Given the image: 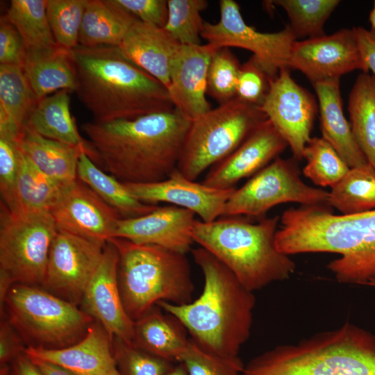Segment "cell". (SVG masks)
Here are the masks:
<instances>
[{"label":"cell","mask_w":375,"mask_h":375,"mask_svg":"<svg viewBox=\"0 0 375 375\" xmlns=\"http://www.w3.org/2000/svg\"><path fill=\"white\" fill-rule=\"evenodd\" d=\"M178 110L83 124L90 158L122 183H150L177 169L191 124Z\"/></svg>","instance_id":"1"},{"label":"cell","mask_w":375,"mask_h":375,"mask_svg":"<svg viewBox=\"0 0 375 375\" xmlns=\"http://www.w3.org/2000/svg\"><path fill=\"white\" fill-rule=\"evenodd\" d=\"M204 278L202 292L183 305H157L174 317L205 350L226 359H238L249 339L256 299L219 260L203 247L192 249Z\"/></svg>","instance_id":"2"},{"label":"cell","mask_w":375,"mask_h":375,"mask_svg":"<svg viewBox=\"0 0 375 375\" xmlns=\"http://www.w3.org/2000/svg\"><path fill=\"white\" fill-rule=\"evenodd\" d=\"M74 91L93 121L131 119L172 110L167 88L123 55L118 47L72 49Z\"/></svg>","instance_id":"3"},{"label":"cell","mask_w":375,"mask_h":375,"mask_svg":"<svg viewBox=\"0 0 375 375\" xmlns=\"http://www.w3.org/2000/svg\"><path fill=\"white\" fill-rule=\"evenodd\" d=\"M326 206L290 208L283 222V243L290 254L327 252L340 255L328 269L338 282L364 285L375 280V210L334 215Z\"/></svg>","instance_id":"4"},{"label":"cell","mask_w":375,"mask_h":375,"mask_svg":"<svg viewBox=\"0 0 375 375\" xmlns=\"http://www.w3.org/2000/svg\"><path fill=\"white\" fill-rule=\"evenodd\" d=\"M279 222L278 216L256 223L241 216L220 217L209 223L196 219L192 235L253 292L287 280L295 272V262L275 244Z\"/></svg>","instance_id":"5"},{"label":"cell","mask_w":375,"mask_h":375,"mask_svg":"<svg viewBox=\"0 0 375 375\" xmlns=\"http://www.w3.org/2000/svg\"><path fill=\"white\" fill-rule=\"evenodd\" d=\"M242 375H375V335L347 322L265 351Z\"/></svg>","instance_id":"6"},{"label":"cell","mask_w":375,"mask_h":375,"mask_svg":"<svg viewBox=\"0 0 375 375\" xmlns=\"http://www.w3.org/2000/svg\"><path fill=\"white\" fill-rule=\"evenodd\" d=\"M119 253L118 284L124 308L135 322L160 301H192L194 286L185 254L152 244L110 239Z\"/></svg>","instance_id":"7"},{"label":"cell","mask_w":375,"mask_h":375,"mask_svg":"<svg viewBox=\"0 0 375 375\" xmlns=\"http://www.w3.org/2000/svg\"><path fill=\"white\" fill-rule=\"evenodd\" d=\"M3 316L28 343L27 347L52 349L78 342L94 320L77 305L42 287L17 283L7 294Z\"/></svg>","instance_id":"8"},{"label":"cell","mask_w":375,"mask_h":375,"mask_svg":"<svg viewBox=\"0 0 375 375\" xmlns=\"http://www.w3.org/2000/svg\"><path fill=\"white\" fill-rule=\"evenodd\" d=\"M267 119L260 107L237 98L212 108L191 122L178 171L196 181L233 153Z\"/></svg>","instance_id":"9"},{"label":"cell","mask_w":375,"mask_h":375,"mask_svg":"<svg viewBox=\"0 0 375 375\" xmlns=\"http://www.w3.org/2000/svg\"><path fill=\"white\" fill-rule=\"evenodd\" d=\"M58 229L48 212H13L1 202L0 272L13 284L42 287Z\"/></svg>","instance_id":"10"},{"label":"cell","mask_w":375,"mask_h":375,"mask_svg":"<svg viewBox=\"0 0 375 375\" xmlns=\"http://www.w3.org/2000/svg\"><path fill=\"white\" fill-rule=\"evenodd\" d=\"M328 192L303 182L296 159L279 156L258 172L226 201L222 217L261 219L274 206L296 202L302 206H326ZM330 207V206H329Z\"/></svg>","instance_id":"11"},{"label":"cell","mask_w":375,"mask_h":375,"mask_svg":"<svg viewBox=\"0 0 375 375\" xmlns=\"http://www.w3.org/2000/svg\"><path fill=\"white\" fill-rule=\"evenodd\" d=\"M219 20L205 22L201 38L215 49L238 47L251 51L254 58L275 78L288 68L291 47L296 38L290 26L275 33H262L244 22L240 8L233 0L219 1Z\"/></svg>","instance_id":"12"},{"label":"cell","mask_w":375,"mask_h":375,"mask_svg":"<svg viewBox=\"0 0 375 375\" xmlns=\"http://www.w3.org/2000/svg\"><path fill=\"white\" fill-rule=\"evenodd\" d=\"M106 244L58 230L49 251L42 288L76 305L101 260Z\"/></svg>","instance_id":"13"},{"label":"cell","mask_w":375,"mask_h":375,"mask_svg":"<svg viewBox=\"0 0 375 375\" xmlns=\"http://www.w3.org/2000/svg\"><path fill=\"white\" fill-rule=\"evenodd\" d=\"M315 98L291 77L290 69H281L272 81L260 108L290 147L293 158H303L317 112Z\"/></svg>","instance_id":"14"},{"label":"cell","mask_w":375,"mask_h":375,"mask_svg":"<svg viewBox=\"0 0 375 375\" xmlns=\"http://www.w3.org/2000/svg\"><path fill=\"white\" fill-rule=\"evenodd\" d=\"M288 68L302 72L312 84L340 78L354 70L369 72L352 29L295 41Z\"/></svg>","instance_id":"15"},{"label":"cell","mask_w":375,"mask_h":375,"mask_svg":"<svg viewBox=\"0 0 375 375\" xmlns=\"http://www.w3.org/2000/svg\"><path fill=\"white\" fill-rule=\"evenodd\" d=\"M50 213L58 230L106 244L113 238L119 213L77 178L67 185Z\"/></svg>","instance_id":"16"},{"label":"cell","mask_w":375,"mask_h":375,"mask_svg":"<svg viewBox=\"0 0 375 375\" xmlns=\"http://www.w3.org/2000/svg\"><path fill=\"white\" fill-rule=\"evenodd\" d=\"M119 253L109 240L101 260L88 283L81 304L83 311L99 322L110 339L133 343L134 322L127 315L122 301L117 278Z\"/></svg>","instance_id":"17"},{"label":"cell","mask_w":375,"mask_h":375,"mask_svg":"<svg viewBox=\"0 0 375 375\" xmlns=\"http://www.w3.org/2000/svg\"><path fill=\"white\" fill-rule=\"evenodd\" d=\"M128 191L142 203L157 205L163 202L193 212L203 222L222 216L224 206L235 188L222 190L192 181L178 169L166 179L150 183H124Z\"/></svg>","instance_id":"18"},{"label":"cell","mask_w":375,"mask_h":375,"mask_svg":"<svg viewBox=\"0 0 375 375\" xmlns=\"http://www.w3.org/2000/svg\"><path fill=\"white\" fill-rule=\"evenodd\" d=\"M288 144L267 119L228 156L210 169L202 183L228 190L242 179L253 176L285 150Z\"/></svg>","instance_id":"19"},{"label":"cell","mask_w":375,"mask_h":375,"mask_svg":"<svg viewBox=\"0 0 375 375\" xmlns=\"http://www.w3.org/2000/svg\"><path fill=\"white\" fill-rule=\"evenodd\" d=\"M215 50L207 43L180 45L172 60L167 91L174 108L191 122L212 109L207 76Z\"/></svg>","instance_id":"20"},{"label":"cell","mask_w":375,"mask_h":375,"mask_svg":"<svg viewBox=\"0 0 375 375\" xmlns=\"http://www.w3.org/2000/svg\"><path fill=\"white\" fill-rule=\"evenodd\" d=\"M194 215L191 210L176 206H158L144 215L120 219L113 238L186 254L194 242L192 235Z\"/></svg>","instance_id":"21"},{"label":"cell","mask_w":375,"mask_h":375,"mask_svg":"<svg viewBox=\"0 0 375 375\" xmlns=\"http://www.w3.org/2000/svg\"><path fill=\"white\" fill-rule=\"evenodd\" d=\"M29 358L49 362L77 375H115L112 341L99 322H93L85 336L75 344L61 349L26 347Z\"/></svg>","instance_id":"22"},{"label":"cell","mask_w":375,"mask_h":375,"mask_svg":"<svg viewBox=\"0 0 375 375\" xmlns=\"http://www.w3.org/2000/svg\"><path fill=\"white\" fill-rule=\"evenodd\" d=\"M180 45L163 28L136 19L118 48L167 89L172 62Z\"/></svg>","instance_id":"23"},{"label":"cell","mask_w":375,"mask_h":375,"mask_svg":"<svg viewBox=\"0 0 375 375\" xmlns=\"http://www.w3.org/2000/svg\"><path fill=\"white\" fill-rule=\"evenodd\" d=\"M313 87L319 102L322 138L350 168L367 163L343 113L340 79L319 82Z\"/></svg>","instance_id":"24"},{"label":"cell","mask_w":375,"mask_h":375,"mask_svg":"<svg viewBox=\"0 0 375 375\" xmlns=\"http://www.w3.org/2000/svg\"><path fill=\"white\" fill-rule=\"evenodd\" d=\"M18 148L42 172L67 185L77 177L78 162L83 151L90 156L89 146H74L45 138L24 126L16 140Z\"/></svg>","instance_id":"25"},{"label":"cell","mask_w":375,"mask_h":375,"mask_svg":"<svg viewBox=\"0 0 375 375\" xmlns=\"http://www.w3.org/2000/svg\"><path fill=\"white\" fill-rule=\"evenodd\" d=\"M22 67L39 99L62 90L74 91L76 74L71 50L58 44L25 50Z\"/></svg>","instance_id":"26"},{"label":"cell","mask_w":375,"mask_h":375,"mask_svg":"<svg viewBox=\"0 0 375 375\" xmlns=\"http://www.w3.org/2000/svg\"><path fill=\"white\" fill-rule=\"evenodd\" d=\"M39 100L21 66L0 65V137L16 141Z\"/></svg>","instance_id":"27"},{"label":"cell","mask_w":375,"mask_h":375,"mask_svg":"<svg viewBox=\"0 0 375 375\" xmlns=\"http://www.w3.org/2000/svg\"><path fill=\"white\" fill-rule=\"evenodd\" d=\"M185 329L174 317L165 315L156 305L134 322L133 344L172 362H179L190 340Z\"/></svg>","instance_id":"28"},{"label":"cell","mask_w":375,"mask_h":375,"mask_svg":"<svg viewBox=\"0 0 375 375\" xmlns=\"http://www.w3.org/2000/svg\"><path fill=\"white\" fill-rule=\"evenodd\" d=\"M136 19L115 0H88L78 45L118 47Z\"/></svg>","instance_id":"29"},{"label":"cell","mask_w":375,"mask_h":375,"mask_svg":"<svg viewBox=\"0 0 375 375\" xmlns=\"http://www.w3.org/2000/svg\"><path fill=\"white\" fill-rule=\"evenodd\" d=\"M77 177L115 209L122 219L144 215L158 207V205L147 204L137 199L124 183L100 169L86 151H83L80 155Z\"/></svg>","instance_id":"30"},{"label":"cell","mask_w":375,"mask_h":375,"mask_svg":"<svg viewBox=\"0 0 375 375\" xmlns=\"http://www.w3.org/2000/svg\"><path fill=\"white\" fill-rule=\"evenodd\" d=\"M25 126L51 140L74 146H88L71 115L69 91L66 90L40 99Z\"/></svg>","instance_id":"31"},{"label":"cell","mask_w":375,"mask_h":375,"mask_svg":"<svg viewBox=\"0 0 375 375\" xmlns=\"http://www.w3.org/2000/svg\"><path fill=\"white\" fill-rule=\"evenodd\" d=\"M348 111L354 138L375 169V75L358 76L349 95Z\"/></svg>","instance_id":"32"},{"label":"cell","mask_w":375,"mask_h":375,"mask_svg":"<svg viewBox=\"0 0 375 375\" xmlns=\"http://www.w3.org/2000/svg\"><path fill=\"white\" fill-rule=\"evenodd\" d=\"M16 210L13 212H50L64 188L61 183L38 169L18 148Z\"/></svg>","instance_id":"33"},{"label":"cell","mask_w":375,"mask_h":375,"mask_svg":"<svg viewBox=\"0 0 375 375\" xmlns=\"http://www.w3.org/2000/svg\"><path fill=\"white\" fill-rule=\"evenodd\" d=\"M328 192V204L341 215L375 210V169L369 164L351 167Z\"/></svg>","instance_id":"34"},{"label":"cell","mask_w":375,"mask_h":375,"mask_svg":"<svg viewBox=\"0 0 375 375\" xmlns=\"http://www.w3.org/2000/svg\"><path fill=\"white\" fill-rule=\"evenodd\" d=\"M47 0H12L5 18L19 32L26 51L57 45L47 15Z\"/></svg>","instance_id":"35"},{"label":"cell","mask_w":375,"mask_h":375,"mask_svg":"<svg viewBox=\"0 0 375 375\" xmlns=\"http://www.w3.org/2000/svg\"><path fill=\"white\" fill-rule=\"evenodd\" d=\"M306 165L303 174L314 184L332 188L350 167L333 147L322 137L311 138L303 153Z\"/></svg>","instance_id":"36"},{"label":"cell","mask_w":375,"mask_h":375,"mask_svg":"<svg viewBox=\"0 0 375 375\" xmlns=\"http://www.w3.org/2000/svg\"><path fill=\"white\" fill-rule=\"evenodd\" d=\"M271 2L285 10L290 21L289 26L296 38L324 35V25L340 3L338 0H277Z\"/></svg>","instance_id":"37"},{"label":"cell","mask_w":375,"mask_h":375,"mask_svg":"<svg viewBox=\"0 0 375 375\" xmlns=\"http://www.w3.org/2000/svg\"><path fill=\"white\" fill-rule=\"evenodd\" d=\"M206 0H167V19L164 29L181 45H200L204 22L201 12Z\"/></svg>","instance_id":"38"},{"label":"cell","mask_w":375,"mask_h":375,"mask_svg":"<svg viewBox=\"0 0 375 375\" xmlns=\"http://www.w3.org/2000/svg\"><path fill=\"white\" fill-rule=\"evenodd\" d=\"M88 0H47V15L56 44L72 50L78 36Z\"/></svg>","instance_id":"39"},{"label":"cell","mask_w":375,"mask_h":375,"mask_svg":"<svg viewBox=\"0 0 375 375\" xmlns=\"http://www.w3.org/2000/svg\"><path fill=\"white\" fill-rule=\"evenodd\" d=\"M241 65L229 48L216 49L212 56L207 76V95L219 105L236 98Z\"/></svg>","instance_id":"40"},{"label":"cell","mask_w":375,"mask_h":375,"mask_svg":"<svg viewBox=\"0 0 375 375\" xmlns=\"http://www.w3.org/2000/svg\"><path fill=\"white\" fill-rule=\"evenodd\" d=\"M112 352L119 375H166L174 362L115 338Z\"/></svg>","instance_id":"41"},{"label":"cell","mask_w":375,"mask_h":375,"mask_svg":"<svg viewBox=\"0 0 375 375\" xmlns=\"http://www.w3.org/2000/svg\"><path fill=\"white\" fill-rule=\"evenodd\" d=\"M179 362L185 365L188 375H242L244 368L240 358L220 357L205 350L192 339Z\"/></svg>","instance_id":"42"},{"label":"cell","mask_w":375,"mask_h":375,"mask_svg":"<svg viewBox=\"0 0 375 375\" xmlns=\"http://www.w3.org/2000/svg\"><path fill=\"white\" fill-rule=\"evenodd\" d=\"M260 63L251 56L241 65L236 88V98L261 107L274 79Z\"/></svg>","instance_id":"43"},{"label":"cell","mask_w":375,"mask_h":375,"mask_svg":"<svg viewBox=\"0 0 375 375\" xmlns=\"http://www.w3.org/2000/svg\"><path fill=\"white\" fill-rule=\"evenodd\" d=\"M19 151L16 141L0 137V193L1 201L11 211L16 210V184Z\"/></svg>","instance_id":"44"},{"label":"cell","mask_w":375,"mask_h":375,"mask_svg":"<svg viewBox=\"0 0 375 375\" xmlns=\"http://www.w3.org/2000/svg\"><path fill=\"white\" fill-rule=\"evenodd\" d=\"M142 22L164 28L167 19V0H115Z\"/></svg>","instance_id":"45"},{"label":"cell","mask_w":375,"mask_h":375,"mask_svg":"<svg viewBox=\"0 0 375 375\" xmlns=\"http://www.w3.org/2000/svg\"><path fill=\"white\" fill-rule=\"evenodd\" d=\"M25 54L23 40L15 27L4 16L0 20V65L22 67Z\"/></svg>","instance_id":"46"},{"label":"cell","mask_w":375,"mask_h":375,"mask_svg":"<svg viewBox=\"0 0 375 375\" xmlns=\"http://www.w3.org/2000/svg\"><path fill=\"white\" fill-rule=\"evenodd\" d=\"M25 342L19 333L5 317L0 324V364L4 365L12 362L26 348Z\"/></svg>","instance_id":"47"},{"label":"cell","mask_w":375,"mask_h":375,"mask_svg":"<svg viewBox=\"0 0 375 375\" xmlns=\"http://www.w3.org/2000/svg\"><path fill=\"white\" fill-rule=\"evenodd\" d=\"M353 30L368 70L375 75V31L360 26L354 27Z\"/></svg>","instance_id":"48"},{"label":"cell","mask_w":375,"mask_h":375,"mask_svg":"<svg viewBox=\"0 0 375 375\" xmlns=\"http://www.w3.org/2000/svg\"><path fill=\"white\" fill-rule=\"evenodd\" d=\"M0 375H44L35 362L25 353L12 362L1 365Z\"/></svg>","instance_id":"49"},{"label":"cell","mask_w":375,"mask_h":375,"mask_svg":"<svg viewBox=\"0 0 375 375\" xmlns=\"http://www.w3.org/2000/svg\"><path fill=\"white\" fill-rule=\"evenodd\" d=\"M44 375H77L57 365L30 358Z\"/></svg>","instance_id":"50"},{"label":"cell","mask_w":375,"mask_h":375,"mask_svg":"<svg viewBox=\"0 0 375 375\" xmlns=\"http://www.w3.org/2000/svg\"><path fill=\"white\" fill-rule=\"evenodd\" d=\"M166 375H188L185 365L180 362L174 365L173 368Z\"/></svg>","instance_id":"51"},{"label":"cell","mask_w":375,"mask_h":375,"mask_svg":"<svg viewBox=\"0 0 375 375\" xmlns=\"http://www.w3.org/2000/svg\"><path fill=\"white\" fill-rule=\"evenodd\" d=\"M369 20L371 24V29L375 31V1L373 8L369 13Z\"/></svg>","instance_id":"52"},{"label":"cell","mask_w":375,"mask_h":375,"mask_svg":"<svg viewBox=\"0 0 375 375\" xmlns=\"http://www.w3.org/2000/svg\"><path fill=\"white\" fill-rule=\"evenodd\" d=\"M367 285L375 288V280L370 281L369 283H367Z\"/></svg>","instance_id":"53"},{"label":"cell","mask_w":375,"mask_h":375,"mask_svg":"<svg viewBox=\"0 0 375 375\" xmlns=\"http://www.w3.org/2000/svg\"><path fill=\"white\" fill-rule=\"evenodd\" d=\"M115 375H119L118 372H117V373Z\"/></svg>","instance_id":"54"}]
</instances>
